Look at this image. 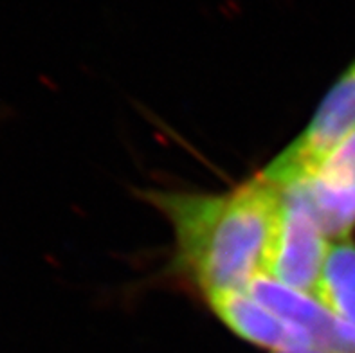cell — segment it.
<instances>
[{
    "label": "cell",
    "mask_w": 355,
    "mask_h": 353,
    "mask_svg": "<svg viewBox=\"0 0 355 353\" xmlns=\"http://www.w3.org/2000/svg\"><path fill=\"white\" fill-rule=\"evenodd\" d=\"M175 233V264L204 295L248 291L266 274L282 189L260 173L230 193L148 191Z\"/></svg>",
    "instance_id": "cell-1"
},
{
    "label": "cell",
    "mask_w": 355,
    "mask_h": 353,
    "mask_svg": "<svg viewBox=\"0 0 355 353\" xmlns=\"http://www.w3.org/2000/svg\"><path fill=\"white\" fill-rule=\"evenodd\" d=\"M327 238L300 184L284 188L267 256L266 276L294 291L315 295L330 247Z\"/></svg>",
    "instance_id": "cell-2"
},
{
    "label": "cell",
    "mask_w": 355,
    "mask_h": 353,
    "mask_svg": "<svg viewBox=\"0 0 355 353\" xmlns=\"http://www.w3.org/2000/svg\"><path fill=\"white\" fill-rule=\"evenodd\" d=\"M355 130V60L324 96L314 119L291 146L261 171V177L284 189L311 177L321 162Z\"/></svg>",
    "instance_id": "cell-3"
},
{
    "label": "cell",
    "mask_w": 355,
    "mask_h": 353,
    "mask_svg": "<svg viewBox=\"0 0 355 353\" xmlns=\"http://www.w3.org/2000/svg\"><path fill=\"white\" fill-rule=\"evenodd\" d=\"M297 184L323 233L334 240L347 238L355 227V130Z\"/></svg>",
    "instance_id": "cell-4"
},
{
    "label": "cell",
    "mask_w": 355,
    "mask_h": 353,
    "mask_svg": "<svg viewBox=\"0 0 355 353\" xmlns=\"http://www.w3.org/2000/svg\"><path fill=\"white\" fill-rule=\"evenodd\" d=\"M249 294L311 337L314 350L324 353H355V328L336 318L320 300L294 291L261 274L248 286Z\"/></svg>",
    "instance_id": "cell-5"
},
{
    "label": "cell",
    "mask_w": 355,
    "mask_h": 353,
    "mask_svg": "<svg viewBox=\"0 0 355 353\" xmlns=\"http://www.w3.org/2000/svg\"><path fill=\"white\" fill-rule=\"evenodd\" d=\"M206 300L225 327L248 343L276 352L314 350L311 337L302 328L279 318L249 292H216Z\"/></svg>",
    "instance_id": "cell-6"
},
{
    "label": "cell",
    "mask_w": 355,
    "mask_h": 353,
    "mask_svg": "<svg viewBox=\"0 0 355 353\" xmlns=\"http://www.w3.org/2000/svg\"><path fill=\"white\" fill-rule=\"evenodd\" d=\"M315 300L355 328V243L348 238L330 243Z\"/></svg>",
    "instance_id": "cell-7"
},
{
    "label": "cell",
    "mask_w": 355,
    "mask_h": 353,
    "mask_svg": "<svg viewBox=\"0 0 355 353\" xmlns=\"http://www.w3.org/2000/svg\"><path fill=\"white\" fill-rule=\"evenodd\" d=\"M276 353H324L321 350H303V352H276Z\"/></svg>",
    "instance_id": "cell-8"
}]
</instances>
